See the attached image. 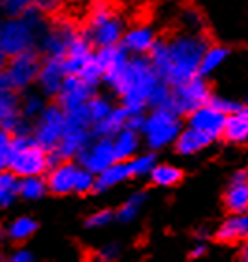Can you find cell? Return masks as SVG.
I'll use <instances>...</instances> for the list:
<instances>
[{
	"label": "cell",
	"instance_id": "6da1fadb",
	"mask_svg": "<svg viewBox=\"0 0 248 262\" xmlns=\"http://www.w3.org/2000/svg\"><path fill=\"white\" fill-rule=\"evenodd\" d=\"M209 41L200 28H188L168 41H155L149 49V61L162 82L177 86L198 75L200 61Z\"/></svg>",
	"mask_w": 248,
	"mask_h": 262
},
{
	"label": "cell",
	"instance_id": "7a4b0ae2",
	"mask_svg": "<svg viewBox=\"0 0 248 262\" xmlns=\"http://www.w3.org/2000/svg\"><path fill=\"white\" fill-rule=\"evenodd\" d=\"M159 80L161 78L153 69L151 61L146 58H132L127 61L125 69L118 76L112 88L122 95L123 106L131 114H142Z\"/></svg>",
	"mask_w": 248,
	"mask_h": 262
},
{
	"label": "cell",
	"instance_id": "3957f363",
	"mask_svg": "<svg viewBox=\"0 0 248 262\" xmlns=\"http://www.w3.org/2000/svg\"><path fill=\"white\" fill-rule=\"evenodd\" d=\"M8 169L15 173L19 179L21 177L43 175L45 171H49L47 151L35 141L32 134L13 136Z\"/></svg>",
	"mask_w": 248,
	"mask_h": 262
},
{
	"label": "cell",
	"instance_id": "277c9868",
	"mask_svg": "<svg viewBox=\"0 0 248 262\" xmlns=\"http://www.w3.org/2000/svg\"><path fill=\"white\" fill-rule=\"evenodd\" d=\"M122 20L118 19L105 4H101L97 6L91 13L90 25H88V30L84 32V37L90 41L91 45H97L101 49V47L116 45L118 41L122 39Z\"/></svg>",
	"mask_w": 248,
	"mask_h": 262
},
{
	"label": "cell",
	"instance_id": "5b68a950",
	"mask_svg": "<svg viewBox=\"0 0 248 262\" xmlns=\"http://www.w3.org/2000/svg\"><path fill=\"white\" fill-rule=\"evenodd\" d=\"M144 134H146L147 145L151 149H161L174 141L181 132V121L176 112L168 108H157L149 119L144 123Z\"/></svg>",
	"mask_w": 248,
	"mask_h": 262
},
{
	"label": "cell",
	"instance_id": "8992f818",
	"mask_svg": "<svg viewBox=\"0 0 248 262\" xmlns=\"http://www.w3.org/2000/svg\"><path fill=\"white\" fill-rule=\"evenodd\" d=\"M64 128H66V112L60 104H51L45 106L43 112L37 116L32 136L45 151H51L58 145Z\"/></svg>",
	"mask_w": 248,
	"mask_h": 262
},
{
	"label": "cell",
	"instance_id": "52a82bcc",
	"mask_svg": "<svg viewBox=\"0 0 248 262\" xmlns=\"http://www.w3.org/2000/svg\"><path fill=\"white\" fill-rule=\"evenodd\" d=\"M211 95L205 86V82L202 80V76L196 75L190 80L183 82L172 86V102H170V110L176 112L177 116L183 114H193L200 106L207 104Z\"/></svg>",
	"mask_w": 248,
	"mask_h": 262
},
{
	"label": "cell",
	"instance_id": "ba28073f",
	"mask_svg": "<svg viewBox=\"0 0 248 262\" xmlns=\"http://www.w3.org/2000/svg\"><path fill=\"white\" fill-rule=\"evenodd\" d=\"M41 67V58L35 49L21 52V54L10 56L6 63V75L10 76V82L15 91H23L37 80Z\"/></svg>",
	"mask_w": 248,
	"mask_h": 262
},
{
	"label": "cell",
	"instance_id": "9c48e42d",
	"mask_svg": "<svg viewBox=\"0 0 248 262\" xmlns=\"http://www.w3.org/2000/svg\"><path fill=\"white\" fill-rule=\"evenodd\" d=\"M96 84H90L79 75H67L60 91H58V104L64 108V112L73 110L77 106L84 104L93 97Z\"/></svg>",
	"mask_w": 248,
	"mask_h": 262
},
{
	"label": "cell",
	"instance_id": "30bf717a",
	"mask_svg": "<svg viewBox=\"0 0 248 262\" xmlns=\"http://www.w3.org/2000/svg\"><path fill=\"white\" fill-rule=\"evenodd\" d=\"M79 158H81L82 167H86L88 171H91L93 175L101 173L103 169H106L110 164L116 162L112 138H99V141L91 147H84Z\"/></svg>",
	"mask_w": 248,
	"mask_h": 262
},
{
	"label": "cell",
	"instance_id": "8fae6325",
	"mask_svg": "<svg viewBox=\"0 0 248 262\" xmlns=\"http://www.w3.org/2000/svg\"><path fill=\"white\" fill-rule=\"evenodd\" d=\"M77 35L79 34L73 26L67 23H60V25L49 26L43 37L37 41V45L47 56H66L67 49L75 41Z\"/></svg>",
	"mask_w": 248,
	"mask_h": 262
},
{
	"label": "cell",
	"instance_id": "7c38bea8",
	"mask_svg": "<svg viewBox=\"0 0 248 262\" xmlns=\"http://www.w3.org/2000/svg\"><path fill=\"white\" fill-rule=\"evenodd\" d=\"M224 121H226V114H222L220 110H217L213 104H203L198 110H194L188 117V126L196 128V130L203 132L205 136H209L211 140L222 136L224 130Z\"/></svg>",
	"mask_w": 248,
	"mask_h": 262
},
{
	"label": "cell",
	"instance_id": "4fadbf2b",
	"mask_svg": "<svg viewBox=\"0 0 248 262\" xmlns=\"http://www.w3.org/2000/svg\"><path fill=\"white\" fill-rule=\"evenodd\" d=\"M91 132L88 130V126L77 125V123H71L66 119V128H64V134H62L58 145L54 147L58 155H60L64 160L73 157H79L82 152L84 147H88V140H90Z\"/></svg>",
	"mask_w": 248,
	"mask_h": 262
},
{
	"label": "cell",
	"instance_id": "5bb4252c",
	"mask_svg": "<svg viewBox=\"0 0 248 262\" xmlns=\"http://www.w3.org/2000/svg\"><path fill=\"white\" fill-rule=\"evenodd\" d=\"M66 76L67 75L66 69H64V56H47L45 60L41 61L37 82H40L41 90L45 91L47 95H58Z\"/></svg>",
	"mask_w": 248,
	"mask_h": 262
},
{
	"label": "cell",
	"instance_id": "9a60e30c",
	"mask_svg": "<svg viewBox=\"0 0 248 262\" xmlns=\"http://www.w3.org/2000/svg\"><path fill=\"white\" fill-rule=\"evenodd\" d=\"M49 177H47V186L52 193L56 195H66V193L75 192V179L79 166L71 164V162H62L56 167L49 169Z\"/></svg>",
	"mask_w": 248,
	"mask_h": 262
},
{
	"label": "cell",
	"instance_id": "2e32d148",
	"mask_svg": "<svg viewBox=\"0 0 248 262\" xmlns=\"http://www.w3.org/2000/svg\"><path fill=\"white\" fill-rule=\"evenodd\" d=\"M226 208L232 214L239 212H248V173L239 171L233 175L232 184H230L228 192H226Z\"/></svg>",
	"mask_w": 248,
	"mask_h": 262
},
{
	"label": "cell",
	"instance_id": "e0dca14e",
	"mask_svg": "<svg viewBox=\"0 0 248 262\" xmlns=\"http://www.w3.org/2000/svg\"><path fill=\"white\" fill-rule=\"evenodd\" d=\"M91 58V43L84 35H77L64 56V69L66 75H79L88 60Z\"/></svg>",
	"mask_w": 248,
	"mask_h": 262
},
{
	"label": "cell",
	"instance_id": "ac0fdd59",
	"mask_svg": "<svg viewBox=\"0 0 248 262\" xmlns=\"http://www.w3.org/2000/svg\"><path fill=\"white\" fill-rule=\"evenodd\" d=\"M129 114L131 112L127 110L125 106L118 108V110H110V114L106 117H103L101 121L91 125V134L97 138H114L122 128H125Z\"/></svg>",
	"mask_w": 248,
	"mask_h": 262
},
{
	"label": "cell",
	"instance_id": "d6986e66",
	"mask_svg": "<svg viewBox=\"0 0 248 262\" xmlns=\"http://www.w3.org/2000/svg\"><path fill=\"white\" fill-rule=\"evenodd\" d=\"M248 236V212L233 214L230 220L220 225L217 238L220 242H239Z\"/></svg>",
	"mask_w": 248,
	"mask_h": 262
},
{
	"label": "cell",
	"instance_id": "ffe728a7",
	"mask_svg": "<svg viewBox=\"0 0 248 262\" xmlns=\"http://www.w3.org/2000/svg\"><path fill=\"white\" fill-rule=\"evenodd\" d=\"M21 117V99L15 90L0 91V128L11 130Z\"/></svg>",
	"mask_w": 248,
	"mask_h": 262
},
{
	"label": "cell",
	"instance_id": "44dd1931",
	"mask_svg": "<svg viewBox=\"0 0 248 262\" xmlns=\"http://www.w3.org/2000/svg\"><path fill=\"white\" fill-rule=\"evenodd\" d=\"M127 177H131L127 164H123V160H116L101 173H97L96 181H93V192H105L108 188L123 182Z\"/></svg>",
	"mask_w": 248,
	"mask_h": 262
},
{
	"label": "cell",
	"instance_id": "7402d4cb",
	"mask_svg": "<svg viewBox=\"0 0 248 262\" xmlns=\"http://www.w3.org/2000/svg\"><path fill=\"white\" fill-rule=\"evenodd\" d=\"M211 141H213L211 138L205 136L203 132L188 126L187 130L179 132V136L176 138V149L181 152V155H194V152H198L200 149L207 147Z\"/></svg>",
	"mask_w": 248,
	"mask_h": 262
},
{
	"label": "cell",
	"instance_id": "603a6c76",
	"mask_svg": "<svg viewBox=\"0 0 248 262\" xmlns=\"http://www.w3.org/2000/svg\"><path fill=\"white\" fill-rule=\"evenodd\" d=\"M153 43H155V35H153L151 28H147V26L132 28V30L127 32L125 37H123V47H125L127 51L138 52V54L149 52Z\"/></svg>",
	"mask_w": 248,
	"mask_h": 262
},
{
	"label": "cell",
	"instance_id": "cb8c5ba5",
	"mask_svg": "<svg viewBox=\"0 0 248 262\" xmlns=\"http://www.w3.org/2000/svg\"><path fill=\"white\" fill-rule=\"evenodd\" d=\"M222 136L233 143H241V141L248 140V116L243 110L226 116Z\"/></svg>",
	"mask_w": 248,
	"mask_h": 262
},
{
	"label": "cell",
	"instance_id": "d4e9b609",
	"mask_svg": "<svg viewBox=\"0 0 248 262\" xmlns=\"http://www.w3.org/2000/svg\"><path fill=\"white\" fill-rule=\"evenodd\" d=\"M114 152H116V160H127L131 158L138 149V134L137 130H131V128H122L118 132L114 140Z\"/></svg>",
	"mask_w": 248,
	"mask_h": 262
},
{
	"label": "cell",
	"instance_id": "484cf974",
	"mask_svg": "<svg viewBox=\"0 0 248 262\" xmlns=\"http://www.w3.org/2000/svg\"><path fill=\"white\" fill-rule=\"evenodd\" d=\"M19 177L10 169L0 171V208H8L19 197Z\"/></svg>",
	"mask_w": 248,
	"mask_h": 262
},
{
	"label": "cell",
	"instance_id": "4316f807",
	"mask_svg": "<svg viewBox=\"0 0 248 262\" xmlns=\"http://www.w3.org/2000/svg\"><path fill=\"white\" fill-rule=\"evenodd\" d=\"M35 231H37V223L28 216H21V217H17L15 222H11L10 225H8V229H6V238L11 240V242L21 244L34 236Z\"/></svg>",
	"mask_w": 248,
	"mask_h": 262
},
{
	"label": "cell",
	"instance_id": "83f0119b",
	"mask_svg": "<svg viewBox=\"0 0 248 262\" xmlns=\"http://www.w3.org/2000/svg\"><path fill=\"white\" fill-rule=\"evenodd\" d=\"M49 186L47 181L41 175H32V177H21L19 181V197L34 201V199H41L45 195Z\"/></svg>",
	"mask_w": 248,
	"mask_h": 262
},
{
	"label": "cell",
	"instance_id": "f1b7e54d",
	"mask_svg": "<svg viewBox=\"0 0 248 262\" xmlns=\"http://www.w3.org/2000/svg\"><path fill=\"white\" fill-rule=\"evenodd\" d=\"M226 56H228V51L222 49V47H209L207 51H205V54H203L202 61H200L198 75L200 76L209 75L211 71H215L224 60H226Z\"/></svg>",
	"mask_w": 248,
	"mask_h": 262
},
{
	"label": "cell",
	"instance_id": "f546056e",
	"mask_svg": "<svg viewBox=\"0 0 248 262\" xmlns=\"http://www.w3.org/2000/svg\"><path fill=\"white\" fill-rule=\"evenodd\" d=\"M151 181L157 184V186H174V184H177V182L181 181V169H177V167L174 166H155L151 169Z\"/></svg>",
	"mask_w": 248,
	"mask_h": 262
},
{
	"label": "cell",
	"instance_id": "4dcf8cb0",
	"mask_svg": "<svg viewBox=\"0 0 248 262\" xmlns=\"http://www.w3.org/2000/svg\"><path fill=\"white\" fill-rule=\"evenodd\" d=\"M146 203V193H135V195L129 197V201L123 205L122 208H120V212H118V220L123 223H129L132 222L135 217H137V214L140 212L142 205Z\"/></svg>",
	"mask_w": 248,
	"mask_h": 262
},
{
	"label": "cell",
	"instance_id": "1f68e13d",
	"mask_svg": "<svg viewBox=\"0 0 248 262\" xmlns=\"http://www.w3.org/2000/svg\"><path fill=\"white\" fill-rule=\"evenodd\" d=\"M170 102H172V88L168 86L166 82H161L153 88L151 95L147 99V104L153 106L155 110L157 108H168L170 110Z\"/></svg>",
	"mask_w": 248,
	"mask_h": 262
},
{
	"label": "cell",
	"instance_id": "d6a6232c",
	"mask_svg": "<svg viewBox=\"0 0 248 262\" xmlns=\"http://www.w3.org/2000/svg\"><path fill=\"white\" fill-rule=\"evenodd\" d=\"M155 166H157V164H155V157H153V155H142V157H137V158H132L131 162H127L129 175L131 177L149 175Z\"/></svg>",
	"mask_w": 248,
	"mask_h": 262
},
{
	"label": "cell",
	"instance_id": "836d02e7",
	"mask_svg": "<svg viewBox=\"0 0 248 262\" xmlns=\"http://www.w3.org/2000/svg\"><path fill=\"white\" fill-rule=\"evenodd\" d=\"M45 104H43V99L34 93L26 95L25 99H21V116L26 117V119H35L43 112Z\"/></svg>",
	"mask_w": 248,
	"mask_h": 262
},
{
	"label": "cell",
	"instance_id": "e575fe53",
	"mask_svg": "<svg viewBox=\"0 0 248 262\" xmlns=\"http://www.w3.org/2000/svg\"><path fill=\"white\" fill-rule=\"evenodd\" d=\"M86 106H88V114H90L91 125L97 121H101L103 117L108 116L112 110L110 102L105 101V99H96V97H91L90 101L86 102Z\"/></svg>",
	"mask_w": 248,
	"mask_h": 262
},
{
	"label": "cell",
	"instance_id": "d590c367",
	"mask_svg": "<svg viewBox=\"0 0 248 262\" xmlns=\"http://www.w3.org/2000/svg\"><path fill=\"white\" fill-rule=\"evenodd\" d=\"M32 8V0H0V10L6 17H21Z\"/></svg>",
	"mask_w": 248,
	"mask_h": 262
},
{
	"label": "cell",
	"instance_id": "8d00e7d4",
	"mask_svg": "<svg viewBox=\"0 0 248 262\" xmlns=\"http://www.w3.org/2000/svg\"><path fill=\"white\" fill-rule=\"evenodd\" d=\"M11 140H13L11 132L6 130V128H0V171L8 169V164H10Z\"/></svg>",
	"mask_w": 248,
	"mask_h": 262
},
{
	"label": "cell",
	"instance_id": "74e56055",
	"mask_svg": "<svg viewBox=\"0 0 248 262\" xmlns=\"http://www.w3.org/2000/svg\"><path fill=\"white\" fill-rule=\"evenodd\" d=\"M93 181H96L93 173L88 171L86 167H79L77 179H75V192H79V193L91 192V190H93Z\"/></svg>",
	"mask_w": 248,
	"mask_h": 262
},
{
	"label": "cell",
	"instance_id": "f35d334b",
	"mask_svg": "<svg viewBox=\"0 0 248 262\" xmlns=\"http://www.w3.org/2000/svg\"><path fill=\"white\" fill-rule=\"evenodd\" d=\"M209 104H213L217 110H220L222 114L230 116V114H237V112L243 110V106L239 104V102H233V101H228V99H209Z\"/></svg>",
	"mask_w": 248,
	"mask_h": 262
},
{
	"label": "cell",
	"instance_id": "ab89813d",
	"mask_svg": "<svg viewBox=\"0 0 248 262\" xmlns=\"http://www.w3.org/2000/svg\"><path fill=\"white\" fill-rule=\"evenodd\" d=\"M32 6L40 10L43 15H52L64 6V0H32Z\"/></svg>",
	"mask_w": 248,
	"mask_h": 262
},
{
	"label": "cell",
	"instance_id": "60d3db41",
	"mask_svg": "<svg viewBox=\"0 0 248 262\" xmlns=\"http://www.w3.org/2000/svg\"><path fill=\"white\" fill-rule=\"evenodd\" d=\"M114 220V212L112 210H101V212H96V214H91L88 217L86 225L91 229H97V227H103L106 223H110Z\"/></svg>",
	"mask_w": 248,
	"mask_h": 262
},
{
	"label": "cell",
	"instance_id": "b9f144b4",
	"mask_svg": "<svg viewBox=\"0 0 248 262\" xmlns=\"http://www.w3.org/2000/svg\"><path fill=\"white\" fill-rule=\"evenodd\" d=\"M8 260H11V262H32V260H34V255H32L28 249H23V247H19V249H15V251L8 257Z\"/></svg>",
	"mask_w": 248,
	"mask_h": 262
},
{
	"label": "cell",
	"instance_id": "7bdbcfd3",
	"mask_svg": "<svg viewBox=\"0 0 248 262\" xmlns=\"http://www.w3.org/2000/svg\"><path fill=\"white\" fill-rule=\"evenodd\" d=\"M144 123H146V119H144L140 114H129L125 126H127V128H131V130L138 132V130H142V128H144Z\"/></svg>",
	"mask_w": 248,
	"mask_h": 262
},
{
	"label": "cell",
	"instance_id": "ee69618b",
	"mask_svg": "<svg viewBox=\"0 0 248 262\" xmlns=\"http://www.w3.org/2000/svg\"><path fill=\"white\" fill-rule=\"evenodd\" d=\"M205 251H207V247H205V246H196V249L190 253V257L200 258V257H203V255H205Z\"/></svg>",
	"mask_w": 248,
	"mask_h": 262
},
{
	"label": "cell",
	"instance_id": "f6af8a7d",
	"mask_svg": "<svg viewBox=\"0 0 248 262\" xmlns=\"http://www.w3.org/2000/svg\"><path fill=\"white\" fill-rule=\"evenodd\" d=\"M8 58H10V56L6 54L4 49H2V45H0V71H4V69H6V63H8Z\"/></svg>",
	"mask_w": 248,
	"mask_h": 262
},
{
	"label": "cell",
	"instance_id": "bcb514c9",
	"mask_svg": "<svg viewBox=\"0 0 248 262\" xmlns=\"http://www.w3.org/2000/svg\"><path fill=\"white\" fill-rule=\"evenodd\" d=\"M241 258H243V260H246V262H248V244L243 247V249H241Z\"/></svg>",
	"mask_w": 248,
	"mask_h": 262
},
{
	"label": "cell",
	"instance_id": "7dc6e473",
	"mask_svg": "<svg viewBox=\"0 0 248 262\" xmlns=\"http://www.w3.org/2000/svg\"><path fill=\"white\" fill-rule=\"evenodd\" d=\"M243 112H244V114H246V116H248V108H243Z\"/></svg>",
	"mask_w": 248,
	"mask_h": 262
}]
</instances>
